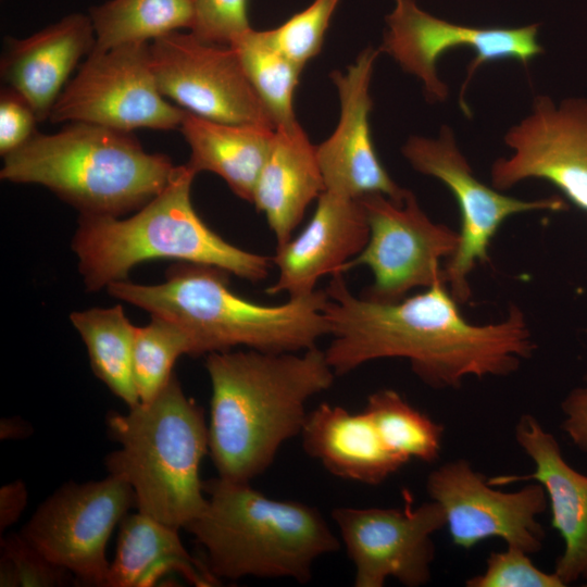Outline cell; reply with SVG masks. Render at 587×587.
<instances>
[{
  "label": "cell",
  "mask_w": 587,
  "mask_h": 587,
  "mask_svg": "<svg viewBox=\"0 0 587 587\" xmlns=\"http://www.w3.org/2000/svg\"><path fill=\"white\" fill-rule=\"evenodd\" d=\"M402 508L340 507L332 512L354 566L355 587H383L395 578L407 587L429 582L435 558L433 535L446 526L436 501L413 507L403 492Z\"/></svg>",
  "instance_id": "5bb4252c"
},
{
  "label": "cell",
  "mask_w": 587,
  "mask_h": 587,
  "mask_svg": "<svg viewBox=\"0 0 587 587\" xmlns=\"http://www.w3.org/2000/svg\"><path fill=\"white\" fill-rule=\"evenodd\" d=\"M179 129L190 148L187 165L197 174L218 175L237 197L252 203L275 128L222 123L185 111Z\"/></svg>",
  "instance_id": "cb8c5ba5"
},
{
  "label": "cell",
  "mask_w": 587,
  "mask_h": 587,
  "mask_svg": "<svg viewBox=\"0 0 587 587\" xmlns=\"http://www.w3.org/2000/svg\"><path fill=\"white\" fill-rule=\"evenodd\" d=\"M385 445L404 461L435 462L440 454L444 426L411 405L398 391L372 392L363 409Z\"/></svg>",
  "instance_id": "4316f807"
},
{
  "label": "cell",
  "mask_w": 587,
  "mask_h": 587,
  "mask_svg": "<svg viewBox=\"0 0 587 587\" xmlns=\"http://www.w3.org/2000/svg\"><path fill=\"white\" fill-rule=\"evenodd\" d=\"M30 435V426L18 417H5L0 422V438L16 439Z\"/></svg>",
  "instance_id": "8d00e7d4"
},
{
  "label": "cell",
  "mask_w": 587,
  "mask_h": 587,
  "mask_svg": "<svg viewBox=\"0 0 587 587\" xmlns=\"http://www.w3.org/2000/svg\"><path fill=\"white\" fill-rule=\"evenodd\" d=\"M70 572L47 559L22 534H10L1 539V587L63 586Z\"/></svg>",
  "instance_id": "4dcf8cb0"
},
{
  "label": "cell",
  "mask_w": 587,
  "mask_h": 587,
  "mask_svg": "<svg viewBox=\"0 0 587 587\" xmlns=\"http://www.w3.org/2000/svg\"><path fill=\"white\" fill-rule=\"evenodd\" d=\"M227 275L217 267L186 263L168 270L161 284L124 279L108 285L107 290L116 299L178 325L196 357L238 346L265 352H297L316 347L323 336L329 335L325 290L268 305L234 292Z\"/></svg>",
  "instance_id": "3957f363"
},
{
  "label": "cell",
  "mask_w": 587,
  "mask_h": 587,
  "mask_svg": "<svg viewBox=\"0 0 587 587\" xmlns=\"http://www.w3.org/2000/svg\"><path fill=\"white\" fill-rule=\"evenodd\" d=\"M38 118L28 102L13 89L0 96V153L2 157L24 146L37 132Z\"/></svg>",
  "instance_id": "836d02e7"
},
{
  "label": "cell",
  "mask_w": 587,
  "mask_h": 587,
  "mask_svg": "<svg viewBox=\"0 0 587 587\" xmlns=\"http://www.w3.org/2000/svg\"><path fill=\"white\" fill-rule=\"evenodd\" d=\"M96 51L151 43L173 32L190 29L193 0H107L89 8Z\"/></svg>",
  "instance_id": "484cf974"
},
{
  "label": "cell",
  "mask_w": 587,
  "mask_h": 587,
  "mask_svg": "<svg viewBox=\"0 0 587 587\" xmlns=\"http://www.w3.org/2000/svg\"><path fill=\"white\" fill-rule=\"evenodd\" d=\"M250 28L248 0H193V22L189 32L197 38L230 46Z\"/></svg>",
  "instance_id": "d6a6232c"
},
{
  "label": "cell",
  "mask_w": 587,
  "mask_h": 587,
  "mask_svg": "<svg viewBox=\"0 0 587 587\" xmlns=\"http://www.w3.org/2000/svg\"><path fill=\"white\" fill-rule=\"evenodd\" d=\"M339 0H313L282 25L262 30L265 40L303 70L322 48Z\"/></svg>",
  "instance_id": "f546056e"
},
{
  "label": "cell",
  "mask_w": 587,
  "mask_h": 587,
  "mask_svg": "<svg viewBox=\"0 0 587 587\" xmlns=\"http://www.w3.org/2000/svg\"><path fill=\"white\" fill-rule=\"evenodd\" d=\"M369 223L360 199L324 190L304 228L286 243L276 247L271 258L277 279L266 289L300 297L316 290L325 275L344 274L369 240Z\"/></svg>",
  "instance_id": "ac0fdd59"
},
{
  "label": "cell",
  "mask_w": 587,
  "mask_h": 587,
  "mask_svg": "<svg viewBox=\"0 0 587 587\" xmlns=\"http://www.w3.org/2000/svg\"><path fill=\"white\" fill-rule=\"evenodd\" d=\"M70 320L86 345L93 374L128 408L140 400L133 374L134 326L121 304L75 311Z\"/></svg>",
  "instance_id": "d4e9b609"
},
{
  "label": "cell",
  "mask_w": 587,
  "mask_h": 587,
  "mask_svg": "<svg viewBox=\"0 0 587 587\" xmlns=\"http://www.w3.org/2000/svg\"><path fill=\"white\" fill-rule=\"evenodd\" d=\"M197 175L176 166L167 185L132 216L80 214L72 249L88 291L126 279L137 264L177 260L217 267L260 282L272 259L238 248L212 230L195 210L190 191Z\"/></svg>",
  "instance_id": "277c9868"
},
{
  "label": "cell",
  "mask_w": 587,
  "mask_h": 587,
  "mask_svg": "<svg viewBox=\"0 0 587 587\" xmlns=\"http://www.w3.org/2000/svg\"><path fill=\"white\" fill-rule=\"evenodd\" d=\"M105 587H152L176 573L196 587L221 582L184 547L177 528L137 511L120 523Z\"/></svg>",
  "instance_id": "603a6c76"
},
{
  "label": "cell",
  "mask_w": 587,
  "mask_h": 587,
  "mask_svg": "<svg viewBox=\"0 0 587 587\" xmlns=\"http://www.w3.org/2000/svg\"><path fill=\"white\" fill-rule=\"evenodd\" d=\"M109 436L120 448L104 459L109 474L133 489L137 511L174 528H184L207 503L200 464L209 453L203 410L173 375L151 401L110 411Z\"/></svg>",
  "instance_id": "52a82bcc"
},
{
  "label": "cell",
  "mask_w": 587,
  "mask_h": 587,
  "mask_svg": "<svg viewBox=\"0 0 587 587\" xmlns=\"http://www.w3.org/2000/svg\"><path fill=\"white\" fill-rule=\"evenodd\" d=\"M324 190L316 146L300 124L276 127L252 200L265 215L276 247L292 237L309 204Z\"/></svg>",
  "instance_id": "7402d4cb"
},
{
  "label": "cell",
  "mask_w": 587,
  "mask_h": 587,
  "mask_svg": "<svg viewBox=\"0 0 587 587\" xmlns=\"http://www.w3.org/2000/svg\"><path fill=\"white\" fill-rule=\"evenodd\" d=\"M300 437L307 454L342 479L379 485L408 463L385 445L364 410L321 403L309 411Z\"/></svg>",
  "instance_id": "44dd1931"
},
{
  "label": "cell",
  "mask_w": 587,
  "mask_h": 587,
  "mask_svg": "<svg viewBox=\"0 0 587 587\" xmlns=\"http://www.w3.org/2000/svg\"><path fill=\"white\" fill-rule=\"evenodd\" d=\"M211 382L209 454L220 477L251 483L280 447L300 436L311 398L336 374L324 350L253 349L207 354Z\"/></svg>",
  "instance_id": "7a4b0ae2"
},
{
  "label": "cell",
  "mask_w": 587,
  "mask_h": 587,
  "mask_svg": "<svg viewBox=\"0 0 587 587\" xmlns=\"http://www.w3.org/2000/svg\"><path fill=\"white\" fill-rule=\"evenodd\" d=\"M332 276L324 309L332 340L324 351L336 376L377 359L402 358L429 387L458 389L467 376L511 375L536 350L515 304L499 322L474 324L445 282L379 302L353 295L342 274Z\"/></svg>",
  "instance_id": "6da1fadb"
},
{
  "label": "cell",
  "mask_w": 587,
  "mask_h": 587,
  "mask_svg": "<svg viewBox=\"0 0 587 587\" xmlns=\"http://www.w3.org/2000/svg\"><path fill=\"white\" fill-rule=\"evenodd\" d=\"M503 141L512 152L494 161V188L504 191L526 179H542L587 212V98L555 102L535 97L529 113L505 132Z\"/></svg>",
  "instance_id": "9a60e30c"
},
{
  "label": "cell",
  "mask_w": 587,
  "mask_h": 587,
  "mask_svg": "<svg viewBox=\"0 0 587 587\" xmlns=\"http://www.w3.org/2000/svg\"><path fill=\"white\" fill-rule=\"evenodd\" d=\"M246 75L270 112L276 127L298 123L294 109L295 91L302 68L282 54L252 27L232 45Z\"/></svg>",
  "instance_id": "83f0119b"
},
{
  "label": "cell",
  "mask_w": 587,
  "mask_h": 587,
  "mask_svg": "<svg viewBox=\"0 0 587 587\" xmlns=\"http://www.w3.org/2000/svg\"><path fill=\"white\" fill-rule=\"evenodd\" d=\"M564 421L561 428L572 442L587 453V375L585 384L571 390L561 403Z\"/></svg>",
  "instance_id": "e575fe53"
},
{
  "label": "cell",
  "mask_w": 587,
  "mask_h": 587,
  "mask_svg": "<svg viewBox=\"0 0 587 587\" xmlns=\"http://www.w3.org/2000/svg\"><path fill=\"white\" fill-rule=\"evenodd\" d=\"M191 355L187 334L175 323L151 315V321L136 328L133 374L140 402L153 400L173 377L176 360Z\"/></svg>",
  "instance_id": "f1b7e54d"
},
{
  "label": "cell",
  "mask_w": 587,
  "mask_h": 587,
  "mask_svg": "<svg viewBox=\"0 0 587 587\" xmlns=\"http://www.w3.org/2000/svg\"><path fill=\"white\" fill-rule=\"evenodd\" d=\"M401 153L416 172L440 180L458 203L461 224L459 245L442 272L445 283L460 304L471 299L470 275L477 263L489 261L490 243L509 217L526 212L564 209L563 201L554 197L519 199L480 182L448 125H441L438 136L434 138L410 136Z\"/></svg>",
  "instance_id": "ba28073f"
},
{
  "label": "cell",
  "mask_w": 587,
  "mask_h": 587,
  "mask_svg": "<svg viewBox=\"0 0 587 587\" xmlns=\"http://www.w3.org/2000/svg\"><path fill=\"white\" fill-rule=\"evenodd\" d=\"M515 439L532 459L534 472L489 477L488 483L495 487L528 480L539 483L550 504L551 526L564 542L553 572L565 586L587 579V475L565 461L554 436L534 415L520 417Z\"/></svg>",
  "instance_id": "d6986e66"
},
{
  "label": "cell",
  "mask_w": 587,
  "mask_h": 587,
  "mask_svg": "<svg viewBox=\"0 0 587 587\" xmlns=\"http://www.w3.org/2000/svg\"><path fill=\"white\" fill-rule=\"evenodd\" d=\"M150 61L160 92L180 109L222 123L276 128L234 47L177 30L150 43Z\"/></svg>",
  "instance_id": "4fadbf2b"
},
{
  "label": "cell",
  "mask_w": 587,
  "mask_h": 587,
  "mask_svg": "<svg viewBox=\"0 0 587 587\" xmlns=\"http://www.w3.org/2000/svg\"><path fill=\"white\" fill-rule=\"evenodd\" d=\"M175 167L130 133L72 122L54 134L36 133L4 155L0 177L41 185L80 214L122 217L160 193Z\"/></svg>",
  "instance_id": "8992f818"
},
{
  "label": "cell",
  "mask_w": 587,
  "mask_h": 587,
  "mask_svg": "<svg viewBox=\"0 0 587 587\" xmlns=\"http://www.w3.org/2000/svg\"><path fill=\"white\" fill-rule=\"evenodd\" d=\"M360 200L367 217L369 240L344 273L360 265L372 272L373 283L361 296L394 302L413 289L445 282L440 260L455 252L459 232L432 221L411 190L402 202L380 193Z\"/></svg>",
  "instance_id": "8fae6325"
},
{
  "label": "cell",
  "mask_w": 587,
  "mask_h": 587,
  "mask_svg": "<svg viewBox=\"0 0 587 587\" xmlns=\"http://www.w3.org/2000/svg\"><path fill=\"white\" fill-rule=\"evenodd\" d=\"M426 490L441 507L457 547L472 549L491 537L529 554L542 547L546 533L537 516L546 511L548 498L537 482L516 491H502L467 460L457 459L428 474Z\"/></svg>",
  "instance_id": "2e32d148"
},
{
  "label": "cell",
  "mask_w": 587,
  "mask_h": 587,
  "mask_svg": "<svg viewBox=\"0 0 587 587\" xmlns=\"http://www.w3.org/2000/svg\"><path fill=\"white\" fill-rule=\"evenodd\" d=\"M184 113L158 88L150 43H134L92 50L57 99L49 120L132 133L179 128Z\"/></svg>",
  "instance_id": "9c48e42d"
},
{
  "label": "cell",
  "mask_w": 587,
  "mask_h": 587,
  "mask_svg": "<svg viewBox=\"0 0 587 587\" xmlns=\"http://www.w3.org/2000/svg\"><path fill=\"white\" fill-rule=\"evenodd\" d=\"M95 47L89 15L73 12L28 37L9 39L1 77L28 102L38 121H45L73 71Z\"/></svg>",
  "instance_id": "ffe728a7"
},
{
  "label": "cell",
  "mask_w": 587,
  "mask_h": 587,
  "mask_svg": "<svg viewBox=\"0 0 587 587\" xmlns=\"http://www.w3.org/2000/svg\"><path fill=\"white\" fill-rule=\"evenodd\" d=\"M538 24L521 27H476L455 24L424 11L415 0H394L386 16V29L380 52L389 54L407 73L422 84L430 103L444 102L448 86L439 78L437 61L448 50L465 47L475 57L467 65L459 103L462 112L471 116L465 92L475 72L485 63L512 59L524 66L544 53L538 41Z\"/></svg>",
  "instance_id": "30bf717a"
},
{
  "label": "cell",
  "mask_w": 587,
  "mask_h": 587,
  "mask_svg": "<svg viewBox=\"0 0 587 587\" xmlns=\"http://www.w3.org/2000/svg\"><path fill=\"white\" fill-rule=\"evenodd\" d=\"M529 553L513 547L494 551L483 573L469 578L467 587H563L564 583L552 572L538 569Z\"/></svg>",
  "instance_id": "1f68e13d"
},
{
  "label": "cell",
  "mask_w": 587,
  "mask_h": 587,
  "mask_svg": "<svg viewBox=\"0 0 587 587\" xmlns=\"http://www.w3.org/2000/svg\"><path fill=\"white\" fill-rule=\"evenodd\" d=\"M379 49L367 47L346 72L329 75L337 88L340 115L334 133L316 146L325 190L349 198L380 193L402 202L409 189L400 187L382 164L371 134L370 93Z\"/></svg>",
  "instance_id": "e0dca14e"
},
{
  "label": "cell",
  "mask_w": 587,
  "mask_h": 587,
  "mask_svg": "<svg viewBox=\"0 0 587 587\" xmlns=\"http://www.w3.org/2000/svg\"><path fill=\"white\" fill-rule=\"evenodd\" d=\"M27 503V488L23 480L16 479L0 488V530L14 524Z\"/></svg>",
  "instance_id": "d590c367"
},
{
  "label": "cell",
  "mask_w": 587,
  "mask_h": 587,
  "mask_svg": "<svg viewBox=\"0 0 587 587\" xmlns=\"http://www.w3.org/2000/svg\"><path fill=\"white\" fill-rule=\"evenodd\" d=\"M204 492L203 510L184 529L203 547L205 564L220 580L253 576L304 584L315 561L340 548L314 507L220 476L204 480Z\"/></svg>",
  "instance_id": "5b68a950"
},
{
  "label": "cell",
  "mask_w": 587,
  "mask_h": 587,
  "mask_svg": "<svg viewBox=\"0 0 587 587\" xmlns=\"http://www.w3.org/2000/svg\"><path fill=\"white\" fill-rule=\"evenodd\" d=\"M133 507L134 491L120 477L109 474L101 480L71 482L37 508L21 534L79 582L107 586V544Z\"/></svg>",
  "instance_id": "7c38bea8"
}]
</instances>
